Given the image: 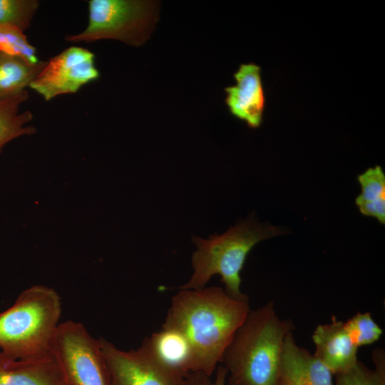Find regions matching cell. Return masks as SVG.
<instances>
[{
	"mask_svg": "<svg viewBox=\"0 0 385 385\" xmlns=\"http://www.w3.org/2000/svg\"><path fill=\"white\" fill-rule=\"evenodd\" d=\"M250 310L249 301L235 299L220 287L179 289L162 328L182 333L192 349L191 372L211 377Z\"/></svg>",
	"mask_w": 385,
	"mask_h": 385,
	"instance_id": "1",
	"label": "cell"
},
{
	"mask_svg": "<svg viewBox=\"0 0 385 385\" xmlns=\"http://www.w3.org/2000/svg\"><path fill=\"white\" fill-rule=\"evenodd\" d=\"M294 329L290 319L277 314L272 301L250 309L222 358L227 385H275L284 341Z\"/></svg>",
	"mask_w": 385,
	"mask_h": 385,
	"instance_id": "2",
	"label": "cell"
},
{
	"mask_svg": "<svg viewBox=\"0 0 385 385\" xmlns=\"http://www.w3.org/2000/svg\"><path fill=\"white\" fill-rule=\"evenodd\" d=\"M283 232L278 227L249 218L220 235L207 239L193 236L192 240L196 247L191 259L193 273L178 289L205 287L213 275L219 274L227 294L237 300L248 301L240 289V272L248 253L260 241Z\"/></svg>",
	"mask_w": 385,
	"mask_h": 385,
	"instance_id": "3",
	"label": "cell"
},
{
	"mask_svg": "<svg viewBox=\"0 0 385 385\" xmlns=\"http://www.w3.org/2000/svg\"><path fill=\"white\" fill-rule=\"evenodd\" d=\"M61 300L55 289L34 285L0 312V349L9 358L24 359L48 351L59 323Z\"/></svg>",
	"mask_w": 385,
	"mask_h": 385,
	"instance_id": "4",
	"label": "cell"
},
{
	"mask_svg": "<svg viewBox=\"0 0 385 385\" xmlns=\"http://www.w3.org/2000/svg\"><path fill=\"white\" fill-rule=\"evenodd\" d=\"M157 5L143 0H91L86 28L78 34L66 36L65 39L71 43L113 39L140 46L157 21Z\"/></svg>",
	"mask_w": 385,
	"mask_h": 385,
	"instance_id": "5",
	"label": "cell"
},
{
	"mask_svg": "<svg viewBox=\"0 0 385 385\" xmlns=\"http://www.w3.org/2000/svg\"><path fill=\"white\" fill-rule=\"evenodd\" d=\"M48 351L68 385H111L99 340L91 337L81 322L68 320L60 323Z\"/></svg>",
	"mask_w": 385,
	"mask_h": 385,
	"instance_id": "6",
	"label": "cell"
},
{
	"mask_svg": "<svg viewBox=\"0 0 385 385\" xmlns=\"http://www.w3.org/2000/svg\"><path fill=\"white\" fill-rule=\"evenodd\" d=\"M111 385H187L186 377L158 361L142 343L124 351L98 338Z\"/></svg>",
	"mask_w": 385,
	"mask_h": 385,
	"instance_id": "7",
	"label": "cell"
},
{
	"mask_svg": "<svg viewBox=\"0 0 385 385\" xmlns=\"http://www.w3.org/2000/svg\"><path fill=\"white\" fill-rule=\"evenodd\" d=\"M99 75L93 53L71 46L47 61L29 87L48 101L60 95L77 92Z\"/></svg>",
	"mask_w": 385,
	"mask_h": 385,
	"instance_id": "8",
	"label": "cell"
},
{
	"mask_svg": "<svg viewBox=\"0 0 385 385\" xmlns=\"http://www.w3.org/2000/svg\"><path fill=\"white\" fill-rule=\"evenodd\" d=\"M234 78L235 84L225 88L229 111L249 127L258 128L262 121L265 103L261 68L253 63L241 64Z\"/></svg>",
	"mask_w": 385,
	"mask_h": 385,
	"instance_id": "9",
	"label": "cell"
},
{
	"mask_svg": "<svg viewBox=\"0 0 385 385\" xmlns=\"http://www.w3.org/2000/svg\"><path fill=\"white\" fill-rule=\"evenodd\" d=\"M333 374L289 332L284 341L275 385H334Z\"/></svg>",
	"mask_w": 385,
	"mask_h": 385,
	"instance_id": "10",
	"label": "cell"
},
{
	"mask_svg": "<svg viewBox=\"0 0 385 385\" xmlns=\"http://www.w3.org/2000/svg\"><path fill=\"white\" fill-rule=\"evenodd\" d=\"M312 340L315 345L314 355L333 375L346 371L358 361V347L349 336L344 322L334 316L332 322L316 327Z\"/></svg>",
	"mask_w": 385,
	"mask_h": 385,
	"instance_id": "11",
	"label": "cell"
},
{
	"mask_svg": "<svg viewBox=\"0 0 385 385\" xmlns=\"http://www.w3.org/2000/svg\"><path fill=\"white\" fill-rule=\"evenodd\" d=\"M0 385H68L53 356L49 352L14 359L0 351Z\"/></svg>",
	"mask_w": 385,
	"mask_h": 385,
	"instance_id": "12",
	"label": "cell"
},
{
	"mask_svg": "<svg viewBox=\"0 0 385 385\" xmlns=\"http://www.w3.org/2000/svg\"><path fill=\"white\" fill-rule=\"evenodd\" d=\"M142 343L166 367L185 377L191 373V346L187 338L180 332L162 328L150 337H146Z\"/></svg>",
	"mask_w": 385,
	"mask_h": 385,
	"instance_id": "13",
	"label": "cell"
},
{
	"mask_svg": "<svg viewBox=\"0 0 385 385\" xmlns=\"http://www.w3.org/2000/svg\"><path fill=\"white\" fill-rule=\"evenodd\" d=\"M46 63L47 61H40L31 65L0 51V103L26 91Z\"/></svg>",
	"mask_w": 385,
	"mask_h": 385,
	"instance_id": "14",
	"label": "cell"
},
{
	"mask_svg": "<svg viewBox=\"0 0 385 385\" xmlns=\"http://www.w3.org/2000/svg\"><path fill=\"white\" fill-rule=\"evenodd\" d=\"M361 193L355 200L361 214L385 223V174L379 165L368 168L358 176Z\"/></svg>",
	"mask_w": 385,
	"mask_h": 385,
	"instance_id": "15",
	"label": "cell"
},
{
	"mask_svg": "<svg viewBox=\"0 0 385 385\" xmlns=\"http://www.w3.org/2000/svg\"><path fill=\"white\" fill-rule=\"evenodd\" d=\"M29 97L26 90L17 96L0 103V152L9 142L22 135L36 132L28 125L33 118L31 111H20L21 105Z\"/></svg>",
	"mask_w": 385,
	"mask_h": 385,
	"instance_id": "16",
	"label": "cell"
},
{
	"mask_svg": "<svg viewBox=\"0 0 385 385\" xmlns=\"http://www.w3.org/2000/svg\"><path fill=\"white\" fill-rule=\"evenodd\" d=\"M375 369L371 370L359 360L349 369L336 374L334 385H385V356L381 349L373 352Z\"/></svg>",
	"mask_w": 385,
	"mask_h": 385,
	"instance_id": "17",
	"label": "cell"
},
{
	"mask_svg": "<svg viewBox=\"0 0 385 385\" xmlns=\"http://www.w3.org/2000/svg\"><path fill=\"white\" fill-rule=\"evenodd\" d=\"M39 6L36 0H0V26L26 30Z\"/></svg>",
	"mask_w": 385,
	"mask_h": 385,
	"instance_id": "18",
	"label": "cell"
},
{
	"mask_svg": "<svg viewBox=\"0 0 385 385\" xmlns=\"http://www.w3.org/2000/svg\"><path fill=\"white\" fill-rule=\"evenodd\" d=\"M0 51L31 65L40 61L36 48L29 43L24 31L15 27L0 26Z\"/></svg>",
	"mask_w": 385,
	"mask_h": 385,
	"instance_id": "19",
	"label": "cell"
},
{
	"mask_svg": "<svg viewBox=\"0 0 385 385\" xmlns=\"http://www.w3.org/2000/svg\"><path fill=\"white\" fill-rule=\"evenodd\" d=\"M345 329L354 344L359 346L379 340L383 331L370 312H358L344 322Z\"/></svg>",
	"mask_w": 385,
	"mask_h": 385,
	"instance_id": "20",
	"label": "cell"
},
{
	"mask_svg": "<svg viewBox=\"0 0 385 385\" xmlns=\"http://www.w3.org/2000/svg\"><path fill=\"white\" fill-rule=\"evenodd\" d=\"M215 379L212 381L211 377L201 371L191 372L186 377L187 385H226L227 370L225 366L220 364L215 369Z\"/></svg>",
	"mask_w": 385,
	"mask_h": 385,
	"instance_id": "21",
	"label": "cell"
}]
</instances>
